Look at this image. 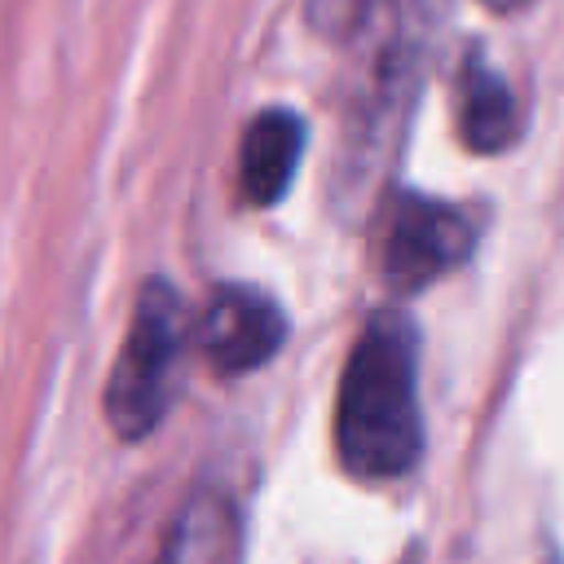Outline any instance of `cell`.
Segmentation results:
<instances>
[{
	"instance_id": "obj_3",
	"label": "cell",
	"mask_w": 564,
	"mask_h": 564,
	"mask_svg": "<svg viewBox=\"0 0 564 564\" xmlns=\"http://www.w3.org/2000/svg\"><path fill=\"white\" fill-rule=\"evenodd\" d=\"M471 242H476V229L454 203L401 189L379 212L375 260L388 286L423 291L427 282L458 269L471 256Z\"/></svg>"
},
{
	"instance_id": "obj_7",
	"label": "cell",
	"mask_w": 564,
	"mask_h": 564,
	"mask_svg": "<svg viewBox=\"0 0 564 564\" xmlns=\"http://www.w3.org/2000/svg\"><path fill=\"white\" fill-rule=\"evenodd\" d=\"M454 115H458V137L476 154H498L516 137V97L507 79L485 62L467 57L458 70V93H454Z\"/></svg>"
},
{
	"instance_id": "obj_1",
	"label": "cell",
	"mask_w": 564,
	"mask_h": 564,
	"mask_svg": "<svg viewBox=\"0 0 564 564\" xmlns=\"http://www.w3.org/2000/svg\"><path fill=\"white\" fill-rule=\"evenodd\" d=\"M335 454L357 480H397L423 454L419 339L401 313H375L344 361Z\"/></svg>"
},
{
	"instance_id": "obj_5",
	"label": "cell",
	"mask_w": 564,
	"mask_h": 564,
	"mask_svg": "<svg viewBox=\"0 0 564 564\" xmlns=\"http://www.w3.org/2000/svg\"><path fill=\"white\" fill-rule=\"evenodd\" d=\"M304 159V119L286 106L260 110L242 128L238 145V189L251 207H273L286 189L291 176Z\"/></svg>"
},
{
	"instance_id": "obj_4",
	"label": "cell",
	"mask_w": 564,
	"mask_h": 564,
	"mask_svg": "<svg viewBox=\"0 0 564 564\" xmlns=\"http://www.w3.org/2000/svg\"><path fill=\"white\" fill-rule=\"evenodd\" d=\"M198 348L207 366L225 379L260 370L286 339V313L282 304L247 282H225L212 291L203 317H198Z\"/></svg>"
},
{
	"instance_id": "obj_2",
	"label": "cell",
	"mask_w": 564,
	"mask_h": 564,
	"mask_svg": "<svg viewBox=\"0 0 564 564\" xmlns=\"http://www.w3.org/2000/svg\"><path fill=\"white\" fill-rule=\"evenodd\" d=\"M181 348H185V300L167 278H150L132 304L128 335L119 344L115 370L101 392L106 423L115 427L119 441H145L163 423L176 392Z\"/></svg>"
},
{
	"instance_id": "obj_6",
	"label": "cell",
	"mask_w": 564,
	"mask_h": 564,
	"mask_svg": "<svg viewBox=\"0 0 564 564\" xmlns=\"http://www.w3.org/2000/svg\"><path fill=\"white\" fill-rule=\"evenodd\" d=\"M242 516L220 485H198L172 516L154 564H238Z\"/></svg>"
},
{
	"instance_id": "obj_9",
	"label": "cell",
	"mask_w": 564,
	"mask_h": 564,
	"mask_svg": "<svg viewBox=\"0 0 564 564\" xmlns=\"http://www.w3.org/2000/svg\"><path fill=\"white\" fill-rule=\"evenodd\" d=\"M494 13H511V9H520V4H529V0H485Z\"/></svg>"
},
{
	"instance_id": "obj_8",
	"label": "cell",
	"mask_w": 564,
	"mask_h": 564,
	"mask_svg": "<svg viewBox=\"0 0 564 564\" xmlns=\"http://www.w3.org/2000/svg\"><path fill=\"white\" fill-rule=\"evenodd\" d=\"M383 4H401V0H308V18L326 35H357Z\"/></svg>"
}]
</instances>
